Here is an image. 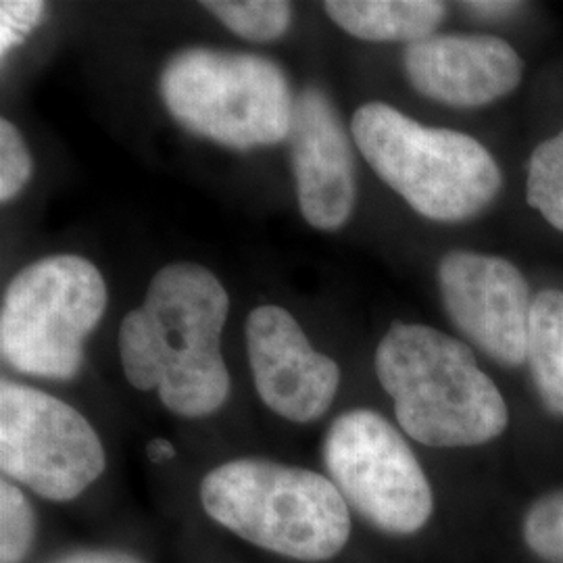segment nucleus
Wrapping results in <instances>:
<instances>
[{
    "instance_id": "obj_1",
    "label": "nucleus",
    "mask_w": 563,
    "mask_h": 563,
    "mask_svg": "<svg viewBox=\"0 0 563 563\" xmlns=\"http://www.w3.org/2000/svg\"><path fill=\"white\" fill-rule=\"evenodd\" d=\"M230 297L199 263L162 267L142 307L120 325V360L128 383L159 390L163 405L181 418L216 413L230 397L222 332Z\"/></svg>"
},
{
    "instance_id": "obj_2",
    "label": "nucleus",
    "mask_w": 563,
    "mask_h": 563,
    "mask_svg": "<svg viewBox=\"0 0 563 563\" xmlns=\"http://www.w3.org/2000/svg\"><path fill=\"white\" fill-rule=\"evenodd\" d=\"M376 374L402 430L428 446L497 439L509 411L463 342L423 323L393 322L376 349Z\"/></svg>"
},
{
    "instance_id": "obj_3",
    "label": "nucleus",
    "mask_w": 563,
    "mask_h": 563,
    "mask_svg": "<svg viewBox=\"0 0 563 563\" xmlns=\"http://www.w3.org/2000/svg\"><path fill=\"white\" fill-rule=\"evenodd\" d=\"M363 159L432 222H465L497 199L504 176L483 142L423 125L386 102H365L351 120Z\"/></svg>"
},
{
    "instance_id": "obj_4",
    "label": "nucleus",
    "mask_w": 563,
    "mask_h": 563,
    "mask_svg": "<svg viewBox=\"0 0 563 563\" xmlns=\"http://www.w3.org/2000/svg\"><path fill=\"white\" fill-rule=\"evenodd\" d=\"M207 516L249 543L301 562L334 558L349 541V507L318 472L236 460L216 467L201 484Z\"/></svg>"
},
{
    "instance_id": "obj_5",
    "label": "nucleus",
    "mask_w": 563,
    "mask_h": 563,
    "mask_svg": "<svg viewBox=\"0 0 563 563\" xmlns=\"http://www.w3.org/2000/svg\"><path fill=\"white\" fill-rule=\"evenodd\" d=\"M159 97L186 132L234 151L288 141L297 101L276 60L209 46L169 57Z\"/></svg>"
},
{
    "instance_id": "obj_6",
    "label": "nucleus",
    "mask_w": 563,
    "mask_h": 563,
    "mask_svg": "<svg viewBox=\"0 0 563 563\" xmlns=\"http://www.w3.org/2000/svg\"><path fill=\"white\" fill-rule=\"evenodd\" d=\"M107 301L99 267L80 255H51L25 265L2 295V360L27 376L74 378Z\"/></svg>"
},
{
    "instance_id": "obj_7",
    "label": "nucleus",
    "mask_w": 563,
    "mask_h": 563,
    "mask_svg": "<svg viewBox=\"0 0 563 563\" xmlns=\"http://www.w3.org/2000/svg\"><path fill=\"white\" fill-rule=\"evenodd\" d=\"M323 463L344 501L384 532L411 534L432 514V488L401 434L369 409L336 418Z\"/></svg>"
},
{
    "instance_id": "obj_8",
    "label": "nucleus",
    "mask_w": 563,
    "mask_h": 563,
    "mask_svg": "<svg viewBox=\"0 0 563 563\" xmlns=\"http://www.w3.org/2000/svg\"><path fill=\"white\" fill-rule=\"evenodd\" d=\"M104 449L78 409L25 384L0 383V467L51 501L81 495L104 470Z\"/></svg>"
},
{
    "instance_id": "obj_9",
    "label": "nucleus",
    "mask_w": 563,
    "mask_h": 563,
    "mask_svg": "<svg viewBox=\"0 0 563 563\" xmlns=\"http://www.w3.org/2000/svg\"><path fill=\"white\" fill-rule=\"evenodd\" d=\"M439 288L446 316L467 341L504 365L526 362L534 301L514 263L451 251L439 263Z\"/></svg>"
},
{
    "instance_id": "obj_10",
    "label": "nucleus",
    "mask_w": 563,
    "mask_h": 563,
    "mask_svg": "<svg viewBox=\"0 0 563 563\" xmlns=\"http://www.w3.org/2000/svg\"><path fill=\"white\" fill-rule=\"evenodd\" d=\"M244 336L262 401L290 422L322 418L336 397L341 367L313 349L292 313L262 305L249 313Z\"/></svg>"
},
{
    "instance_id": "obj_11",
    "label": "nucleus",
    "mask_w": 563,
    "mask_h": 563,
    "mask_svg": "<svg viewBox=\"0 0 563 563\" xmlns=\"http://www.w3.org/2000/svg\"><path fill=\"white\" fill-rule=\"evenodd\" d=\"M288 144L305 222L322 232L341 230L357 202L355 157L334 102L320 88L309 86L297 97Z\"/></svg>"
},
{
    "instance_id": "obj_12",
    "label": "nucleus",
    "mask_w": 563,
    "mask_h": 563,
    "mask_svg": "<svg viewBox=\"0 0 563 563\" xmlns=\"http://www.w3.org/2000/svg\"><path fill=\"white\" fill-rule=\"evenodd\" d=\"M409 84L430 101L449 107H484L511 95L522 81L518 51L497 36H430L405 48Z\"/></svg>"
},
{
    "instance_id": "obj_13",
    "label": "nucleus",
    "mask_w": 563,
    "mask_h": 563,
    "mask_svg": "<svg viewBox=\"0 0 563 563\" xmlns=\"http://www.w3.org/2000/svg\"><path fill=\"white\" fill-rule=\"evenodd\" d=\"M325 15L346 34L367 42H413L434 36L446 15L437 0H330Z\"/></svg>"
},
{
    "instance_id": "obj_14",
    "label": "nucleus",
    "mask_w": 563,
    "mask_h": 563,
    "mask_svg": "<svg viewBox=\"0 0 563 563\" xmlns=\"http://www.w3.org/2000/svg\"><path fill=\"white\" fill-rule=\"evenodd\" d=\"M526 360L544 405L549 411L563 416L562 290H544L532 302Z\"/></svg>"
},
{
    "instance_id": "obj_15",
    "label": "nucleus",
    "mask_w": 563,
    "mask_h": 563,
    "mask_svg": "<svg viewBox=\"0 0 563 563\" xmlns=\"http://www.w3.org/2000/svg\"><path fill=\"white\" fill-rule=\"evenodd\" d=\"M202 7L249 42H274L292 23V4L284 0H207Z\"/></svg>"
},
{
    "instance_id": "obj_16",
    "label": "nucleus",
    "mask_w": 563,
    "mask_h": 563,
    "mask_svg": "<svg viewBox=\"0 0 563 563\" xmlns=\"http://www.w3.org/2000/svg\"><path fill=\"white\" fill-rule=\"evenodd\" d=\"M528 202L563 232V132L541 142L528 165Z\"/></svg>"
},
{
    "instance_id": "obj_17",
    "label": "nucleus",
    "mask_w": 563,
    "mask_h": 563,
    "mask_svg": "<svg viewBox=\"0 0 563 563\" xmlns=\"http://www.w3.org/2000/svg\"><path fill=\"white\" fill-rule=\"evenodd\" d=\"M0 562L20 563L34 537V514L20 488L0 483Z\"/></svg>"
},
{
    "instance_id": "obj_18",
    "label": "nucleus",
    "mask_w": 563,
    "mask_h": 563,
    "mask_svg": "<svg viewBox=\"0 0 563 563\" xmlns=\"http://www.w3.org/2000/svg\"><path fill=\"white\" fill-rule=\"evenodd\" d=\"M523 539L539 558L563 563V493H553L530 507Z\"/></svg>"
},
{
    "instance_id": "obj_19",
    "label": "nucleus",
    "mask_w": 563,
    "mask_h": 563,
    "mask_svg": "<svg viewBox=\"0 0 563 563\" xmlns=\"http://www.w3.org/2000/svg\"><path fill=\"white\" fill-rule=\"evenodd\" d=\"M34 162L15 123L0 121V201H13L32 180Z\"/></svg>"
},
{
    "instance_id": "obj_20",
    "label": "nucleus",
    "mask_w": 563,
    "mask_h": 563,
    "mask_svg": "<svg viewBox=\"0 0 563 563\" xmlns=\"http://www.w3.org/2000/svg\"><path fill=\"white\" fill-rule=\"evenodd\" d=\"M46 13L41 0H2L0 2V55L7 57L36 30Z\"/></svg>"
},
{
    "instance_id": "obj_21",
    "label": "nucleus",
    "mask_w": 563,
    "mask_h": 563,
    "mask_svg": "<svg viewBox=\"0 0 563 563\" xmlns=\"http://www.w3.org/2000/svg\"><path fill=\"white\" fill-rule=\"evenodd\" d=\"M57 563H141L134 560L132 555H125L120 551H88V553H78L67 560Z\"/></svg>"
},
{
    "instance_id": "obj_22",
    "label": "nucleus",
    "mask_w": 563,
    "mask_h": 563,
    "mask_svg": "<svg viewBox=\"0 0 563 563\" xmlns=\"http://www.w3.org/2000/svg\"><path fill=\"white\" fill-rule=\"evenodd\" d=\"M463 7L484 18H505V15H511L522 4L520 2H463Z\"/></svg>"
},
{
    "instance_id": "obj_23",
    "label": "nucleus",
    "mask_w": 563,
    "mask_h": 563,
    "mask_svg": "<svg viewBox=\"0 0 563 563\" xmlns=\"http://www.w3.org/2000/svg\"><path fill=\"white\" fill-rule=\"evenodd\" d=\"M146 455L151 462H167V460L176 457V446L165 439H153L151 443L146 444Z\"/></svg>"
}]
</instances>
